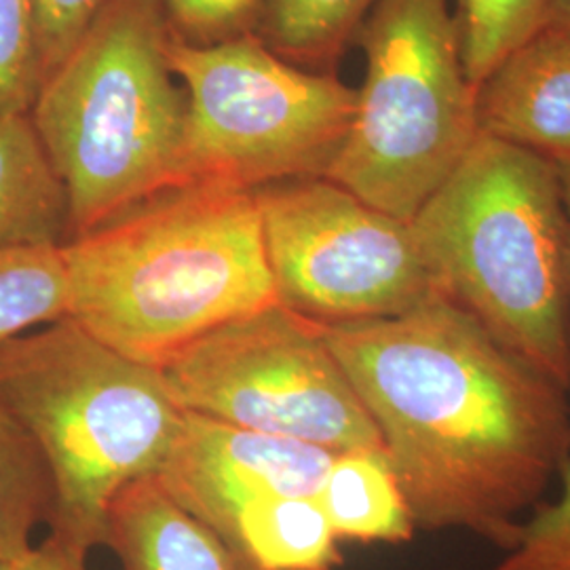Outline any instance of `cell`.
Masks as SVG:
<instances>
[{
  "label": "cell",
  "mask_w": 570,
  "mask_h": 570,
  "mask_svg": "<svg viewBox=\"0 0 570 570\" xmlns=\"http://www.w3.org/2000/svg\"><path fill=\"white\" fill-rule=\"evenodd\" d=\"M416 530L503 551L570 461L569 391L435 292L404 315L324 326Z\"/></svg>",
  "instance_id": "1"
},
{
  "label": "cell",
  "mask_w": 570,
  "mask_h": 570,
  "mask_svg": "<svg viewBox=\"0 0 570 570\" xmlns=\"http://www.w3.org/2000/svg\"><path fill=\"white\" fill-rule=\"evenodd\" d=\"M68 320L125 357L164 367L228 322L279 303L254 190L167 188L61 245Z\"/></svg>",
  "instance_id": "2"
},
{
  "label": "cell",
  "mask_w": 570,
  "mask_h": 570,
  "mask_svg": "<svg viewBox=\"0 0 570 570\" xmlns=\"http://www.w3.org/2000/svg\"><path fill=\"white\" fill-rule=\"evenodd\" d=\"M410 226L435 289L570 391V228L556 164L480 136Z\"/></svg>",
  "instance_id": "3"
},
{
  "label": "cell",
  "mask_w": 570,
  "mask_h": 570,
  "mask_svg": "<svg viewBox=\"0 0 570 570\" xmlns=\"http://www.w3.org/2000/svg\"><path fill=\"white\" fill-rule=\"evenodd\" d=\"M159 0H108L30 108L66 186L70 239L190 183L186 96Z\"/></svg>",
  "instance_id": "4"
},
{
  "label": "cell",
  "mask_w": 570,
  "mask_h": 570,
  "mask_svg": "<svg viewBox=\"0 0 570 570\" xmlns=\"http://www.w3.org/2000/svg\"><path fill=\"white\" fill-rule=\"evenodd\" d=\"M0 404L51 473L49 534L85 553L106 543L119 492L157 475L184 419L159 370L68 317L0 345Z\"/></svg>",
  "instance_id": "5"
},
{
  "label": "cell",
  "mask_w": 570,
  "mask_h": 570,
  "mask_svg": "<svg viewBox=\"0 0 570 570\" xmlns=\"http://www.w3.org/2000/svg\"><path fill=\"white\" fill-rule=\"evenodd\" d=\"M353 42L366 77L324 178L410 223L480 138L459 21L450 0H376Z\"/></svg>",
  "instance_id": "6"
},
{
  "label": "cell",
  "mask_w": 570,
  "mask_h": 570,
  "mask_svg": "<svg viewBox=\"0 0 570 570\" xmlns=\"http://www.w3.org/2000/svg\"><path fill=\"white\" fill-rule=\"evenodd\" d=\"M186 96L190 180L247 190L324 176L345 142L357 89L271 51L256 35L218 45L169 37Z\"/></svg>",
  "instance_id": "7"
},
{
  "label": "cell",
  "mask_w": 570,
  "mask_h": 570,
  "mask_svg": "<svg viewBox=\"0 0 570 570\" xmlns=\"http://www.w3.org/2000/svg\"><path fill=\"white\" fill-rule=\"evenodd\" d=\"M159 372L186 412L334 454L383 449L324 324L282 303L212 330Z\"/></svg>",
  "instance_id": "8"
},
{
  "label": "cell",
  "mask_w": 570,
  "mask_h": 570,
  "mask_svg": "<svg viewBox=\"0 0 570 570\" xmlns=\"http://www.w3.org/2000/svg\"><path fill=\"white\" fill-rule=\"evenodd\" d=\"M282 305L324 326L404 315L438 289L412 226L324 176L254 190Z\"/></svg>",
  "instance_id": "9"
},
{
  "label": "cell",
  "mask_w": 570,
  "mask_h": 570,
  "mask_svg": "<svg viewBox=\"0 0 570 570\" xmlns=\"http://www.w3.org/2000/svg\"><path fill=\"white\" fill-rule=\"evenodd\" d=\"M336 454L184 410L155 480L188 515L230 541L239 513L265 497H317Z\"/></svg>",
  "instance_id": "10"
},
{
  "label": "cell",
  "mask_w": 570,
  "mask_h": 570,
  "mask_svg": "<svg viewBox=\"0 0 570 570\" xmlns=\"http://www.w3.org/2000/svg\"><path fill=\"white\" fill-rule=\"evenodd\" d=\"M480 136L570 161V32L539 28L475 89Z\"/></svg>",
  "instance_id": "11"
},
{
  "label": "cell",
  "mask_w": 570,
  "mask_h": 570,
  "mask_svg": "<svg viewBox=\"0 0 570 570\" xmlns=\"http://www.w3.org/2000/svg\"><path fill=\"white\" fill-rule=\"evenodd\" d=\"M104 546L122 570H235L220 539L178 508L155 475L112 501Z\"/></svg>",
  "instance_id": "12"
},
{
  "label": "cell",
  "mask_w": 570,
  "mask_h": 570,
  "mask_svg": "<svg viewBox=\"0 0 570 570\" xmlns=\"http://www.w3.org/2000/svg\"><path fill=\"white\" fill-rule=\"evenodd\" d=\"M68 239V193L30 112L0 117V252Z\"/></svg>",
  "instance_id": "13"
},
{
  "label": "cell",
  "mask_w": 570,
  "mask_h": 570,
  "mask_svg": "<svg viewBox=\"0 0 570 570\" xmlns=\"http://www.w3.org/2000/svg\"><path fill=\"white\" fill-rule=\"evenodd\" d=\"M317 501L341 543L404 546L416 534L404 490L383 449L336 454Z\"/></svg>",
  "instance_id": "14"
},
{
  "label": "cell",
  "mask_w": 570,
  "mask_h": 570,
  "mask_svg": "<svg viewBox=\"0 0 570 570\" xmlns=\"http://www.w3.org/2000/svg\"><path fill=\"white\" fill-rule=\"evenodd\" d=\"M235 570H336L341 541L317 497H265L247 505L226 543Z\"/></svg>",
  "instance_id": "15"
},
{
  "label": "cell",
  "mask_w": 570,
  "mask_h": 570,
  "mask_svg": "<svg viewBox=\"0 0 570 570\" xmlns=\"http://www.w3.org/2000/svg\"><path fill=\"white\" fill-rule=\"evenodd\" d=\"M376 0H266L256 37L279 58L327 72Z\"/></svg>",
  "instance_id": "16"
},
{
  "label": "cell",
  "mask_w": 570,
  "mask_h": 570,
  "mask_svg": "<svg viewBox=\"0 0 570 570\" xmlns=\"http://www.w3.org/2000/svg\"><path fill=\"white\" fill-rule=\"evenodd\" d=\"M53 510V482L41 450L0 404V562H18Z\"/></svg>",
  "instance_id": "17"
},
{
  "label": "cell",
  "mask_w": 570,
  "mask_h": 570,
  "mask_svg": "<svg viewBox=\"0 0 570 570\" xmlns=\"http://www.w3.org/2000/svg\"><path fill=\"white\" fill-rule=\"evenodd\" d=\"M68 315V279L58 247L0 252V345Z\"/></svg>",
  "instance_id": "18"
},
{
  "label": "cell",
  "mask_w": 570,
  "mask_h": 570,
  "mask_svg": "<svg viewBox=\"0 0 570 570\" xmlns=\"http://www.w3.org/2000/svg\"><path fill=\"white\" fill-rule=\"evenodd\" d=\"M454 16L465 72L478 89L499 61L543 28L546 0H456Z\"/></svg>",
  "instance_id": "19"
},
{
  "label": "cell",
  "mask_w": 570,
  "mask_h": 570,
  "mask_svg": "<svg viewBox=\"0 0 570 570\" xmlns=\"http://www.w3.org/2000/svg\"><path fill=\"white\" fill-rule=\"evenodd\" d=\"M42 85L35 0H0V117L30 112Z\"/></svg>",
  "instance_id": "20"
},
{
  "label": "cell",
  "mask_w": 570,
  "mask_h": 570,
  "mask_svg": "<svg viewBox=\"0 0 570 570\" xmlns=\"http://www.w3.org/2000/svg\"><path fill=\"white\" fill-rule=\"evenodd\" d=\"M560 475L558 499L530 513L513 548L490 570H570V461Z\"/></svg>",
  "instance_id": "21"
},
{
  "label": "cell",
  "mask_w": 570,
  "mask_h": 570,
  "mask_svg": "<svg viewBox=\"0 0 570 570\" xmlns=\"http://www.w3.org/2000/svg\"><path fill=\"white\" fill-rule=\"evenodd\" d=\"M169 32L188 45L256 35L266 0H159Z\"/></svg>",
  "instance_id": "22"
},
{
  "label": "cell",
  "mask_w": 570,
  "mask_h": 570,
  "mask_svg": "<svg viewBox=\"0 0 570 570\" xmlns=\"http://www.w3.org/2000/svg\"><path fill=\"white\" fill-rule=\"evenodd\" d=\"M35 4L45 81L98 18L108 0H35Z\"/></svg>",
  "instance_id": "23"
},
{
  "label": "cell",
  "mask_w": 570,
  "mask_h": 570,
  "mask_svg": "<svg viewBox=\"0 0 570 570\" xmlns=\"http://www.w3.org/2000/svg\"><path fill=\"white\" fill-rule=\"evenodd\" d=\"M87 556L49 534L16 562V570H87Z\"/></svg>",
  "instance_id": "24"
},
{
  "label": "cell",
  "mask_w": 570,
  "mask_h": 570,
  "mask_svg": "<svg viewBox=\"0 0 570 570\" xmlns=\"http://www.w3.org/2000/svg\"><path fill=\"white\" fill-rule=\"evenodd\" d=\"M543 26L570 32V0H546Z\"/></svg>",
  "instance_id": "25"
},
{
  "label": "cell",
  "mask_w": 570,
  "mask_h": 570,
  "mask_svg": "<svg viewBox=\"0 0 570 570\" xmlns=\"http://www.w3.org/2000/svg\"><path fill=\"white\" fill-rule=\"evenodd\" d=\"M558 174H560V184H562V197H564V207H567V216H569L570 228V161L569 164L556 165Z\"/></svg>",
  "instance_id": "26"
},
{
  "label": "cell",
  "mask_w": 570,
  "mask_h": 570,
  "mask_svg": "<svg viewBox=\"0 0 570 570\" xmlns=\"http://www.w3.org/2000/svg\"><path fill=\"white\" fill-rule=\"evenodd\" d=\"M0 570H16V562H0Z\"/></svg>",
  "instance_id": "27"
}]
</instances>
